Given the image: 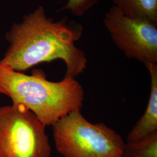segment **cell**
<instances>
[{
    "instance_id": "9",
    "label": "cell",
    "mask_w": 157,
    "mask_h": 157,
    "mask_svg": "<svg viewBox=\"0 0 157 157\" xmlns=\"http://www.w3.org/2000/svg\"><path fill=\"white\" fill-rule=\"evenodd\" d=\"M100 0H68L61 11H69L75 17H82Z\"/></svg>"
},
{
    "instance_id": "3",
    "label": "cell",
    "mask_w": 157,
    "mask_h": 157,
    "mask_svg": "<svg viewBox=\"0 0 157 157\" xmlns=\"http://www.w3.org/2000/svg\"><path fill=\"white\" fill-rule=\"evenodd\" d=\"M52 126L56 151L64 157H122L124 141L105 124H93L75 110Z\"/></svg>"
},
{
    "instance_id": "7",
    "label": "cell",
    "mask_w": 157,
    "mask_h": 157,
    "mask_svg": "<svg viewBox=\"0 0 157 157\" xmlns=\"http://www.w3.org/2000/svg\"><path fill=\"white\" fill-rule=\"evenodd\" d=\"M124 15L147 19L157 23V0H113Z\"/></svg>"
},
{
    "instance_id": "8",
    "label": "cell",
    "mask_w": 157,
    "mask_h": 157,
    "mask_svg": "<svg viewBox=\"0 0 157 157\" xmlns=\"http://www.w3.org/2000/svg\"><path fill=\"white\" fill-rule=\"evenodd\" d=\"M122 157H157V133L125 143Z\"/></svg>"
},
{
    "instance_id": "5",
    "label": "cell",
    "mask_w": 157,
    "mask_h": 157,
    "mask_svg": "<svg viewBox=\"0 0 157 157\" xmlns=\"http://www.w3.org/2000/svg\"><path fill=\"white\" fill-rule=\"evenodd\" d=\"M104 24L114 44L124 56L145 65L157 63V23L130 17L112 6L105 13Z\"/></svg>"
},
{
    "instance_id": "4",
    "label": "cell",
    "mask_w": 157,
    "mask_h": 157,
    "mask_svg": "<svg viewBox=\"0 0 157 157\" xmlns=\"http://www.w3.org/2000/svg\"><path fill=\"white\" fill-rule=\"evenodd\" d=\"M45 125L21 104L0 108V157H50Z\"/></svg>"
},
{
    "instance_id": "1",
    "label": "cell",
    "mask_w": 157,
    "mask_h": 157,
    "mask_svg": "<svg viewBox=\"0 0 157 157\" xmlns=\"http://www.w3.org/2000/svg\"><path fill=\"white\" fill-rule=\"evenodd\" d=\"M83 31L81 24L67 17L59 21L48 17L40 6L7 33L10 45L0 65L22 72L40 63L61 59L67 67L65 76L75 78L87 63L84 51L75 44Z\"/></svg>"
},
{
    "instance_id": "2",
    "label": "cell",
    "mask_w": 157,
    "mask_h": 157,
    "mask_svg": "<svg viewBox=\"0 0 157 157\" xmlns=\"http://www.w3.org/2000/svg\"><path fill=\"white\" fill-rule=\"evenodd\" d=\"M0 86L13 104L26 107L46 126H53L68 113L83 107L84 90L72 77L51 82L40 69L26 75L0 65Z\"/></svg>"
},
{
    "instance_id": "10",
    "label": "cell",
    "mask_w": 157,
    "mask_h": 157,
    "mask_svg": "<svg viewBox=\"0 0 157 157\" xmlns=\"http://www.w3.org/2000/svg\"><path fill=\"white\" fill-rule=\"evenodd\" d=\"M0 93L1 94H5L6 95V91H4V90L2 89V87L0 86Z\"/></svg>"
},
{
    "instance_id": "6",
    "label": "cell",
    "mask_w": 157,
    "mask_h": 157,
    "mask_svg": "<svg viewBox=\"0 0 157 157\" xmlns=\"http://www.w3.org/2000/svg\"><path fill=\"white\" fill-rule=\"evenodd\" d=\"M145 66L151 78L148 102L144 114L128 135L127 143L140 140L157 133V64L148 63Z\"/></svg>"
}]
</instances>
